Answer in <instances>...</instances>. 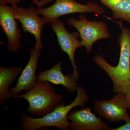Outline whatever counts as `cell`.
<instances>
[{
    "label": "cell",
    "instance_id": "18",
    "mask_svg": "<svg viewBox=\"0 0 130 130\" xmlns=\"http://www.w3.org/2000/svg\"><path fill=\"white\" fill-rule=\"evenodd\" d=\"M125 95L127 108L130 110V86L125 93Z\"/></svg>",
    "mask_w": 130,
    "mask_h": 130
},
{
    "label": "cell",
    "instance_id": "10",
    "mask_svg": "<svg viewBox=\"0 0 130 130\" xmlns=\"http://www.w3.org/2000/svg\"><path fill=\"white\" fill-rule=\"evenodd\" d=\"M71 130H109V126L92 113L90 107L70 112L67 116Z\"/></svg>",
    "mask_w": 130,
    "mask_h": 130
},
{
    "label": "cell",
    "instance_id": "8",
    "mask_svg": "<svg viewBox=\"0 0 130 130\" xmlns=\"http://www.w3.org/2000/svg\"><path fill=\"white\" fill-rule=\"evenodd\" d=\"M51 27L56 34L61 50L69 56L73 67V76L77 81L79 75L74 60V54L78 48L84 47L81 40H78L80 37L79 32L70 33L65 28L64 23L59 19L51 23Z\"/></svg>",
    "mask_w": 130,
    "mask_h": 130
},
{
    "label": "cell",
    "instance_id": "14",
    "mask_svg": "<svg viewBox=\"0 0 130 130\" xmlns=\"http://www.w3.org/2000/svg\"><path fill=\"white\" fill-rule=\"evenodd\" d=\"M112 11L115 19L122 20L130 24V0H99Z\"/></svg>",
    "mask_w": 130,
    "mask_h": 130
},
{
    "label": "cell",
    "instance_id": "11",
    "mask_svg": "<svg viewBox=\"0 0 130 130\" xmlns=\"http://www.w3.org/2000/svg\"><path fill=\"white\" fill-rule=\"evenodd\" d=\"M30 57L28 64L22 71L16 86L10 89V97H14L23 91H28L32 88L37 80L36 72L41 56V51L34 48L29 50Z\"/></svg>",
    "mask_w": 130,
    "mask_h": 130
},
{
    "label": "cell",
    "instance_id": "4",
    "mask_svg": "<svg viewBox=\"0 0 130 130\" xmlns=\"http://www.w3.org/2000/svg\"><path fill=\"white\" fill-rule=\"evenodd\" d=\"M37 11L47 23H51L57 21L61 16L68 14L89 12L102 15L105 12L102 7L97 3L89 2L86 5H83L75 0H55L51 6L39 8Z\"/></svg>",
    "mask_w": 130,
    "mask_h": 130
},
{
    "label": "cell",
    "instance_id": "9",
    "mask_svg": "<svg viewBox=\"0 0 130 130\" xmlns=\"http://www.w3.org/2000/svg\"><path fill=\"white\" fill-rule=\"evenodd\" d=\"M16 20L11 6L1 4L0 25L7 38V49L13 53H17L20 48L22 38Z\"/></svg>",
    "mask_w": 130,
    "mask_h": 130
},
{
    "label": "cell",
    "instance_id": "5",
    "mask_svg": "<svg viewBox=\"0 0 130 130\" xmlns=\"http://www.w3.org/2000/svg\"><path fill=\"white\" fill-rule=\"evenodd\" d=\"M68 23L76 28L79 32L82 44L85 47L88 53L91 51L95 42L111 37L109 28L105 21H89L84 14L80 15L78 19L69 18Z\"/></svg>",
    "mask_w": 130,
    "mask_h": 130
},
{
    "label": "cell",
    "instance_id": "1",
    "mask_svg": "<svg viewBox=\"0 0 130 130\" xmlns=\"http://www.w3.org/2000/svg\"><path fill=\"white\" fill-rule=\"evenodd\" d=\"M123 21L120 20L116 22L121 30L117 40L120 48L119 60L117 66H111L100 54L96 55L93 60L112 79L114 93L125 94L130 86V30L124 27Z\"/></svg>",
    "mask_w": 130,
    "mask_h": 130
},
{
    "label": "cell",
    "instance_id": "7",
    "mask_svg": "<svg viewBox=\"0 0 130 130\" xmlns=\"http://www.w3.org/2000/svg\"><path fill=\"white\" fill-rule=\"evenodd\" d=\"M94 107L96 113L112 123L130 119L124 94L117 93L111 100L96 101Z\"/></svg>",
    "mask_w": 130,
    "mask_h": 130
},
{
    "label": "cell",
    "instance_id": "12",
    "mask_svg": "<svg viewBox=\"0 0 130 130\" xmlns=\"http://www.w3.org/2000/svg\"><path fill=\"white\" fill-rule=\"evenodd\" d=\"M61 65V61H59L50 69L41 72L37 77V80L48 81L54 84L61 85L70 93L75 92L78 87L77 80L70 74L64 75Z\"/></svg>",
    "mask_w": 130,
    "mask_h": 130
},
{
    "label": "cell",
    "instance_id": "13",
    "mask_svg": "<svg viewBox=\"0 0 130 130\" xmlns=\"http://www.w3.org/2000/svg\"><path fill=\"white\" fill-rule=\"evenodd\" d=\"M23 69L21 67H0V106L3 107L10 98V85L16 79Z\"/></svg>",
    "mask_w": 130,
    "mask_h": 130
},
{
    "label": "cell",
    "instance_id": "17",
    "mask_svg": "<svg viewBox=\"0 0 130 130\" xmlns=\"http://www.w3.org/2000/svg\"><path fill=\"white\" fill-rule=\"evenodd\" d=\"M22 0H0V3L2 5H7L8 4L13 5L19 4Z\"/></svg>",
    "mask_w": 130,
    "mask_h": 130
},
{
    "label": "cell",
    "instance_id": "15",
    "mask_svg": "<svg viewBox=\"0 0 130 130\" xmlns=\"http://www.w3.org/2000/svg\"><path fill=\"white\" fill-rule=\"evenodd\" d=\"M55 0H32V2L39 8L42 7L45 5Z\"/></svg>",
    "mask_w": 130,
    "mask_h": 130
},
{
    "label": "cell",
    "instance_id": "16",
    "mask_svg": "<svg viewBox=\"0 0 130 130\" xmlns=\"http://www.w3.org/2000/svg\"><path fill=\"white\" fill-rule=\"evenodd\" d=\"M125 122L126 124L124 125L115 128H110L109 130H130V119Z\"/></svg>",
    "mask_w": 130,
    "mask_h": 130
},
{
    "label": "cell",
    "instance_id": "6",
    "mask_svg": "<svg viewBox=\"0 0 130 130\" xmlns=\"http://www.w3.org/2000/svg\"><path fill=\"white\" fill-rule=\"evenodd\" d=\"M14 18L21 24L24 33L29 32L35 36L36 43L35 48L42 50L43 46L41 39L43 28L47 23L43 17H41L35 7L28 8L19 7L17 4L11 6Z\"/></svg>",
    "mask_w": 130,
    "mask_h": 130
},
{
    "label": "cell",
    "instance_id": "2",
    "mask_svg": "<svg viewBox=\"0 0 130 130\" xmlns=\"http://www.w3.org/2000/svg\"><path fill=\"white\" fill-rule=\"evenodd\" d=\"M76 96L71 104L60 105L42 118H33L21 113L22 129L37 130L46 127H55L61 130L69 129L70 121L67 116L71 110L75 107H84L89 100L87 92L82 86H78Z\"/></svg>",
    "mask_w": 130,
    "mask_h": 130
},
{
    "label": "cell",
    "instance_id": "3",
    "mask_svg": "<svg viewBox=\"0 0 130 130\" xmlns=\"http://www.w3.org/2000/svg\"><path fill=\"white\" fill-rule=\"evenodd\" d=\"M23 98L28 102L29 107L27 112L37 118H42L60 105L65 104L62 102L63 96L56 94L51 83L36 80L30 90L14 97Z\"/></svg>",
    "mask_w": 130,
    "mask_h": 130
}]
</instances>
